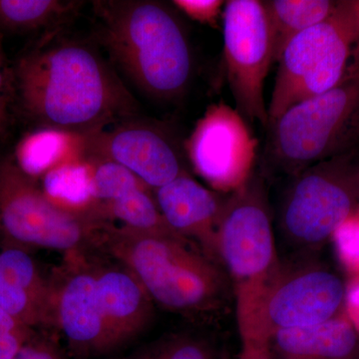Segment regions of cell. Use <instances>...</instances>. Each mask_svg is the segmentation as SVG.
<instances>
[{
  "label": "cell",
  "instance_id": "8",
  "mask_svg": "<svg viewBox=\"0 0 359 359\" xmlns=\"http://www.w3.org/2000/svg\"><path fill=\"white\" fill-rule=\"evenodd\" d=\"M215 256L233 283L235 308L254 299L280 269L275 217L262 171L255 170L242 188L229 194Z\"/></svg>",
  "mask_w": 359,
  "mask_h": 359
},
{
  "label": "cell",
  "instance_id": "14",
  "mask_svg": "<svg viewBox=\"0 0 359 359\" xmlns=\"http://www.w3.org/2000/svg\"><path fill=\"white\" fill-rule=\"evenodd\" d=\"M154 197L168 226L216 259L217 231L229 194L207 188L188 173L156 189Z\"/></svg>",
  "mask_w": 359,
  "mask_h": 359
},
{
  "label": "cell",
  "instance_id": "16",
  "mask_svg": "<svg viewBox=\"0 0 359 359\" xmlns=\"http://www.w3.org/2000/svg\"><path fill=\"white\" fill-rule=\"evenodd\" d=\"M264 344L271 359H354L359 334L341 313L313 327L276 330Z\"/></svg>",
  "mask_w": 359,
  "mask_h": 359
},
{
  "label": "cell",
  "instance_id": "18",
  "mask_svg": "<svg viewBox=\"0 0 359 359\" xmlns=\"http://www.w3.org/2000/svg\"><path fill=\"white\" fill-rule=\"evenodd\" d=\"M94 167L95 163L88 157L65 163L42 177V190L59 207L105 222L94 197Z\"/></svg>",
  "mask_w": 359,
  "mask_h": 359
},
{
  "label": "cell",
  "instance_id": "4",
  "mask_svg": "<svg viewBox=\"0 0 359 359\" xmlns=\"http://www.w3.org/2000/svg\"><path fill=\"white\" fill-rule=\"evenodd\" d=\"M262 173H301L359 152V58L334 88L294 104L269 124Z\"/></svg>",
  "mask_w": 359,
  "mask_h": 359
},
{
  "label": "cell",
  "instance_id": "24",
  "mask_svg": "<svg viewBox=\"0 0 359 359\" xmlns=\"http://www.w3.org/2000/svg\"><path fill=\"white\" fill-rule=\"evenodd\" d=\"M93 161L95 163L93 175L94 197L99 207L100 204L110 202L136 187L146 185L128 169L117 163Z\"/></svg>",
  "mask_w": 359,
  "mask_h": 359
},
{
  "label": "cell",
  "instance_id": "32",
  "mask_svg": "<svg viewBox=\"0 0 359 359\" xmlns=\"http://www.w3.org/2000/svg\"><path fill=\"white\" fill-rule=\"evenodd\" d=\"M2 90H4V79H2L1 73H0V130H1L2 123H4V105H2Z\"/></svg>",
  "mask_w": 359,
  "mask_h": 359
},
{
  "label": "cell",
  "instance_id": "10",
  "mask_svg": "<svg viewBox=\"0 0 359 359\" xmlns=\"http://www.w3.org/2000/svg\"><path fill=\"white\" fill-rule=\"evenodd\" d=\"M224 61L238 112L269 126L264 83L275 63L273 32L264 1L229 0L223 11Z\"/></svg>",
  "mask_w": 359,
  "mask_h": 359
},
{
  "label": "cell",
  "instance_id": "9",
  "mask_svg": "<svg viewBox=\"0 0 359 359\" xmlns=\"http://www.w3.org/2000/svg\"><path fill=\"white\" fill-rule=\"evenodd\" d=\"M106 222L75 214L52 202L36 180L13 159L0 162V233L9 245L74 255L99 244Z\"/></svg>",
  "mask_w": 359,
  "mask_h": 359
},
{
  "label": "cell",
  "instance_id": "2",
  "mask_svg": "<svg viewBox=\"0 0 359 359\" xmlns=\"http://www.w3.org/2000/svg\"><path fill=\"white\" fill-rule=\"evenodd\" d=\"M99 244L138 280L153 304L168 311L214 320L235 306L223 266L185 238L106 224Z\"/></svg>",
  "mask_w": 359,
  "mask_h": 359
},
{
  "label": "cell",
  "instance_id": "17",
  "mask_svg": "<svg viewBox=\"0 0 359 359\" xmlns=\"http://www.w3.org/2000/svg\"><path fill=\"white\" fill-rule=\"evenodd\" d=\"M84 157L86 135L42 128L20 142L13 160L23 173L37 180L65 163Z\"/></svg>",
  "mask_w": 359,
  "mask_h": 359
},
{
  "label": "cell",
  "instance_id": "7",
  "mask_svg": "<svg viewBox=\"0 0 359 359\" xmlns=\"http://www.w3.org/2000/svg\"><path fill=\"white\" fill-rule=\"evenodd\" d=\"M359 58V0H341L334 13L292 39L278 59L269 123L334 88Z\"/></svg>",
  "mask_w": 359,
  "mask_h": 359
},
{
  "label": "cell",
  "instance_id": "11",
  "mask_svg": "<svg viewBox=\"0 0 359 359\" xmlns=\"http://www.w3.org/2000/svg\"><path fill=\"white\" fill-rule=\"evenodd\" d=\"M184 149L194 171L217 192H236L256 170L257 138L244 116L224 102L207 108Z\"/></svg>",
  "mask_w": 359,
  "mask_h": 359
},
{
  "label": "cell",
  "instance_id": "15",
  "mask_svg": "<svg viewBox=\"0 0 359 359\" xmlns=\"http://www.w3.org/2000/svg\"><path fill=\"white\" fill-rule=\"evenodd\" d=\"M94 269L106 325L114 349L119 348L148 327L154 304L124 266Z\"/></svg>",
  "mask_w": 359,
  "mask_h": 359
},
{
  "label": "cell",
  "instance_id": "29",
  "mask_svg": "<svg viewBox=\"0 0 359 359\" xmlns=\"http://www.w3.org/2000/svg\"><path fill=\"white\" fill-rule=\"evenodd\" d=\"M11 359H65L55 344L32 335Z\"/></svg>",
  "mask_w": 359,
  "mask_h": 359
},
{
  "label": "cell",
  "instance_id": "19",
  "mask_svg": "<svg viewBox=\"0 0 359 359\" xmlns=\"http://www.w3.org/2000/svg\"><path fill=\"white\" fill-rule=\"evenodd\" d=\"M337 4L339 1L332 0L264 1L273 32L275 62H278L290 40L327 18Z\"/></svg>",
  "mask_w": 359,
  "mask_h": 359
},
{
  "label": "cell",
  "instance_id": "30",
  "mask_svg": "<svg viewBox=\"0 0 359 359\" xmlns=\"http://www.w3.org/2000/svg\"><path fill=\"white\" fill-rule=\"evenodd\" d=\"M344 314L359 334V278H351L346 283Z\"/></svg>",
  "mask_w": 359,
  "mask_h": 359
},
{
  "label": "cell",
  "instance_id": "12",
  "mask_svg": "<svg viewBox=\"0 0 359 359\" xmlns=\"http://www.w3.org/2000/svg\"><path fill=\"white\" fill-rule=\"evenodd\" d=\"M87 157L128 169L150 189L188 174L180 148L159 127L129 124L86 134Z\"/></svg>",
  "mask_w": 359,
  "mask_h": 359
},
{
  "label": "cell",
  "instance_id": "21",
  "mask_svg": "<svg viewBox=\"0 0 359 359\" xmlns=\"http://www.w3.org/2000/svg\"><path fill=\"white\" fill-rule=\"evenodd\" d=\"M0 273L14 287L25 292L53 323L52 285L41 276L26 249L7 245L0 250Z\"/></svg>",
  "mask_w": 359,
  "mask_h": 359
},
{
  "label": "cell",
  "instance_id": "28",
  "mask_svg": "<svg viewBox=\"0 0 359 359\" xmlns=\"http://www.w3.org/2000/svg\"><path fill=\"white\" fill-rule=\"evenodd\" d=\"M226 2L222 0H175L173 6L191 20L203 25H216L222 8Z\"/></svg>",
  "mask_w": 359,
  "mask_h": 359
},
{
  "label": "cell",
  "instance_id": "33",
  "mask_svg": "<svg viewBox=\"0 0 359 359\" xmlns=\"http://www.w3.org/2000/svg\"><path fill=\"white\" fill-rule=\"evenodd\" d=\"M0 43H1V34H0Z\"/></svg>",
  "mask_w": 359,
  "mask_h": 359
},
{
  "label": "cell",
  "instance_id": "6",
  "mask_svg": "<svg viewBox=\"0 0 359 359\" xmlns=\"http://www.w3.org/2000/svg\"><path fill=\"white\" fill-rule=\"evenodd\" d=\"M346 282L316 255L280 259L275 276L236 309L241 340L264 344L276 330L313 327L344 313Z\"/></svg>",
  "mask_w": 359,
  "mask_h": 359
},
{
  "label": "cell",
  "instance_id": "26",
  "mask_svg": "<svg viewBox=\"0 0 359 359\" xmlns=\"http://www.w3.org/2000/svg\"><path fill=\"white\" fill-rule=\"evenodd\" d=\"M330 242L351 278H359V210L335 231Z\"/></svg>",
  "mask_w": 359,
  "mask_h": 359
},
{
  "label": "cell",
  "instance_id": "22",
  "mask_svg": "<svg viewBox=\"0 0 359 359\" xmlns=\"http://www.w3.org/2000/svg\"><path fill=\"white\" fill-rule=\"evenodd\" d=\"M73 2L58 0H0V27L11 32H30L60 20Z\"/></svg>",
  "mask_w": 359,
  "mask_h": 359
},
{
  "label": "cell",
  "instance_id": "23",
  "mask_svg": "<svg viewBox=\"0 0 359 359\" xmlns=\"http://www.w3.org/2000/svg\"><path fill=\"white\" fill-rule=\"evenodd\" d=\"M148 359H228L224 349L204 337L176 334L147 349Z\"/></svg>",
  "mask_w": 359,
  "mask_h": 359
},
{
  "label": "cell",
  "instance_id": "20",
  "mask_svg": "<svg viewBox=\"0 0 359 359\" xmlns=\"http://www.w3.org/2000/svg\"><path fill=\"white\" fill-rule=\"evenodd\" d=\"M100 215L104 221L115 219L131 230L177 235L163 219L147 185L136 187L110 202L100 204Z\"/></svg>",
  "mask_w": 359,
  "mask_h": 359
},
{
  "label": "cell",
  "instance_id": "25",
  "mask_svg": "<svg viewBox=\"0 0 359 359\" xmlns=\"http://www.w3.org/2000/svg\"><path fill=\"white\" fill-rule=\"evenodd\" d=\"M0 308L6 309L14 318L30 328L51 325L46 313L25 292L11 285L1 273Z\"/></svg>",
  "mask_w": 359,
  "mask_h": 359
},
{
  "label": "cell",
  "instance_id": "13",
  "mask_svg": "<svg viewBox=\"0 0 359 359\" xmlns=\"http://www.w3.org/2000/svg\"><path fill=\"white\" fill-rule=\"evenodd\" d=\"M52 313L78 355L114 351L99 301L95 269L76 264L57 287L52 285Z\"/></svg>",
  "mask_w": 359,
  "mask_h": 359
},
{
  "label": "cell",
  "instance_id": "1",
  "mask_svg": "<svg viewBox=\"0 0 359 359\" xmlns=\"http://www.w3.org/2000/svg\"><path fill=\"white\" fill-rule=\"evenodd\" d=\"M14 83L21 108L42 128L91 134L135 108L100 54L69 40L25 54L14 69Z\"/></svg>",
  "mask_w": 359,
  "mask_h": 359
},
{
  "label": "cell",
  "instance_id": "31",
  "mask_svg": "<svg viewBox=\"0 0 359 359\" xmlns=\"http://www.w3.org/2000/svg\"><path fill=\"white\" fill-rule=\"evenodd\" d=\"M238 359H271L266 346L259 342L242 340Z\"/></svg>",
  "mask_w": 359,
  "mask_h": 359
},
{
  "label": "cell",
  "instance_id": "5",
  "mask_svg": "<svg viewBox=\"0 0 359 359\" xmlns=\"http://www.w3.org/2000/svg\"><path fill=\"white\" fill-rule=\"evenodd\" d=\"M275 217L285 257L316 255L359 210V152L323 161L289 178Z\"/></svg>",
  "mask_w": 359,
  "mask_h": 359
},
{
  "label": "cell",
  "instance_id": "3",
  "mask_svg": "<svg viewBox=\"0 0 359 359\" xmlns=\"http://www.w3.org/2000/svg\"><path fill=\"white\" fill-rule=\"evenodd\" d=\"M99 39L117 66L144 94L162 102L183 98L194 75V52L181 18L153 0L98 1Z\"/></svg>",
  "mask_w": 359,
  "mask_h": 359
},
{
  "label": "cell",
  "instance_id": "27",
  "mask_svg": "<svg viewBox=\"0 0 359 359\" xmlns=\"http://www.w3.org/2000/svg\"><path fill=\"white\" fill-rule=\"evenodd\" d=\"M32 335V328L0 308V359L13 358Z\"/></svg>",
  "mask_w": 359,
  "mask_h": 359
}]
</instances>
